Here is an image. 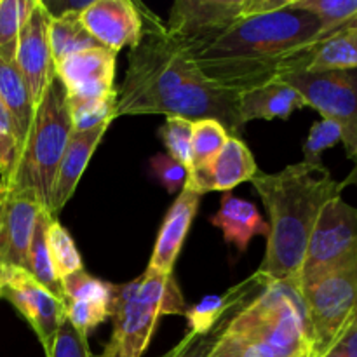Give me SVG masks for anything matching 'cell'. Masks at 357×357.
<instances>
[{
    "mask_svg": "<svg viewBox=\"0 0 357 357\" xmlns=\"http://www.w3.org/2000/svg\"><path fill=\"white\" fill-rule=\"evenodd\" d=\"M150 171L153 178L167 190V194H180L187 183V169L171 159L167 153H157L150 159Z\"/></svg>",
    "mask_w": 357,
    "mask_h": 357,
    "instance_id": "obj_35",
    "label": "cell"
},
{
    "mask_svg": "<svg viewBox=\"0 0 357 357\" xmlns=\"http://www.w3.org/2000/svg\"><path fill=\"white\" fill-rule=\"evenodd\" d=\"M260 357H312L302 291L293 281L268 284L227 324Z\"/></svg>",
    "mask_w": 357,
    "mask_h": 357,
    "instance_id": "obj_4",
    "label": "cell"
},
{
    "mask_svg": "<svg viewBox=\"0 0 357 357\" xmlns=\"http://www.w3.org/2000/svg\"><path fill=\"white\" fill-rule=\"evenodd\" d=\"M307 107V101L298 91L286 82H271L239 94V115L243 124L264 119H289L293 112Z\"/></svg>",
    "mask_w": 357,
    "mask_h": 357,
    "instance_id": "obj_21",
    "label": "cell"
},
{
    "mask_svg": "<svg viewBox=\"0 0 357 357\" xmlns=\"http://www.w3.org/2000/svg\"><path fill=\"white\" fill-rule=\"evenodd\" d=\"M351 183H356L357 185V164H356L354 171H352V173H351V176H349L345 181H342V187L345 188V187H347V185H351Z\"/></svg>",
    "mask_w": 357,
    "mask_h": 357,
    "instance_id": "obj_42",
    "label": "cell"
},
{
    "mask_svg": "<svg viewBox=\"0 0 357 357\" xmlns=\"http://www.w3.org/2000/svg\"><path fill=\"white\" fill-rule=\"evenodd\" d=\"M202 195L183 188L171 204L162 225H160L159 236H157L153 253L150 257L149 267L150 271L162 275H173L174 264L183 248L187 234L190 230L192 222L197 215L199 204H201Z\"/></svg>",
    "mask_w": 357,
    "mask_h": 357,
    "instance_id": "obj_17",
    "label": "cell"
},
{
    "mask_svg": "<svg viewBox=\"0 0 357 357\" xmlns=\"http://www.w3.org/2000/svg\"><path fill=\"white\" fill-rule=\"evenodd\" d=\"M7 192H9V185L6 183L3 180H0V216H2V209H3V202H6Z\"/></svg>",
    "mask_w": 357,
    "mask_h": 357,
    "instance_id": "obj_40",
    "label": "cell"
},
{
    "mask_svg": "<svg viewBox=\"0 0 357 357\" xmlns=\"http://www.w3.org/2000/svg\"><path fill=\"white\" fill-rule=\"evenodd\" d=\"M115 61L117 52L94 47L56 63L54 70L68 98H100L115 91Z\"/></svg>",
    "mask_w": 357,
    "mask_h": 357,
    "instance_id": "obj_15",
    "label": "cell"
},
{
    "mask_svg": "<svg viewBox=\"0 0 357 357\" xmlns=\"http://www.w3.org/2000/svg\"><path fill=\"white\" fill-rule=\"evenodd\" d=\"M271 216L267 251L257 271L265 286L296 281L321 209L344 190L324 164L298 162L274 174L251 178Z\"/></svg>",
    "mask_w": 357,
    "mask_h": 357,
    "instance_id": "obj_3",
    "label": "cell"
},
{
    "mask_svg": "<svg viewBox=\"0 0 357 357\" xmlns=\"http://www.w3.org/2000/svg\"><path fill=\"white\" fill-rule=\"evenodd\" d=\"M49 44H51L52 63L63 61L75 52L101 47L80 20V13H68L59 17H51L49 24Z\"/></svg>",
    "mask_w": 357,
    "mask_h": 357,
    "instance_id": "obj_24",
    "label": "cell"
},
{
    "mask_svg": "<svg viewBox=\"0 0 357 357\" xmlns=\"http://www.w3.org/2000/svg\"><path fill=\"white\" fill-rule=\"evenodd\" d=\"M42 204L31 192L9 187L0 216V265L26 271L28 250Z\"/></svg>",
    "mask_w": 357,
    "mask_h": 357,
    "instance_id": "obj_13",
    "label": "cell"
},
{
    "mask_svg": "<svg viewBox=\"0 0 357 357\" xmlns=\"http://www.w3.org/2000/svg\"><path fill=\"white\" fill-rule=\"evenodd\" d=\"M282 82L295 87L305 98L307 107L340 126L345 152L357 159V70H303Z\"/></svg>",
    "mask_w": 357,
    "mask_h": 357,
    "instance_id": "obj_8",
    "label": "cell"
},
{
    "mask_svg": "<svg viewBox=\"0 0 357 357\" xmlns=\"http://www.w3.org/2000/svg\"><path fill=\"white\" fill-rule=\"evenodd\" d=\"M357 237V209L338 195L328 201L321 209L310 234L305 261L300 271L296 288L312 282L319 274L335 264L352 246Z\"/></svg>",
    "mask_w": 357,
    "mask_h": 357,
    "instance_id": "obj_10",
    "label": "cell"
},
{
    "mask_svg": "<svg viewBox=\"0 0 357 357\" xmlns=\"http://www.w3.org/2000/svg\"><path fill=\"white\" fill-rule=\"evenodd\" d=\"M230 135L218 121L204 119L194 122L192 131V171L206 169L216 159Z\"/></svg>",
    "mask_w": 357,
    "mask_h": 357,
    "instance_id": "obj_28",
    "label": "cell"
},
{
    "mask_svg": "<svg viewBox=\"0 0 357 357\" xmlns=\"http://www.w3.org/2000/svg\"><path fill=\"white\" fill-rule=\"evenodd\" d=\"M342 142V129L337 122L330 119H321L319 122H314L305 143H303V162L309 164H323L321 155L324 150L331 149Z\"/></svg>",
    "mask_w": 357,
    "mask_h": 357,
    "instance_id": "obj_33",
    "label": "cell"
},
{
    "mask_svg": "<svg viewBox=\"0 0 357 357\" xmlns=\"http://www.w3.org/2000/svg\"><path fill=\"white\" fill-rule=\"evenodd\" d=\"M45 357H94L89 351L87 338L82 337L68 321L59 326L51 351Z\"/></svg>",
    "mask_w": 357,
    "mask_h": 357,
    "instance_id": "obj_36",
    "label": "cell"
},
{
    "mask_svg": "<svg viewBox=\"0 0 357 357\" xmlns=\"http://www.w3.org/2000/svg\"><path fill=\"white\" fill-rule=\"evenodd\" d=\"M337 31H354V33H357V16L352 17V20L347 21L345 24H342ZM337 31H335V33H337Z\"/></svg>",
    "mask_w": 357,
    "mask_h": 357,
    "instance_id": "obj_41",
    "label": "cell"
},
{
    "mask_svg": "<svg viewBox=\"0 0 357 357\" xmlns=\"http://www.w3.org/2000/svg\"><path fill=\"white\" fill-rule=\"evenodd\" d=\"M61 284L66 302H93L103 303L108 307L112 291H114L112 282L96 279L94 275L87 274L86 271H79L68 275L66 279H63Z\"/></svg>",
    "mask_w": 357,
    "mask_h": 357,
    "instance_id": "obj_32",
    "label": "cell"
},
{
    "mask_svg": "<svg viewBox=\"0 0 357 357\" xmlns=\"http://www.w3.org/2000/svg\"><path fill=\"white\" fill-rule=\"evenodd\" d=\"M2 298H7L37 333L45 356L66 321V302L52 295L24 268L2 265Z\"/></svg>",
    "mask_w": 357,
    "mask_h": 357,
    "instance_id": "obj_11",
    "label": "cell"
},
{
    "mask_svg": "<svg viewBox=\"0 0 357 357\" xmlns=\"http://www.w3.org/2000/svg\"><path fill=\"white\" fill-rule=\"evenodd\" d=\"M213 227L222 230L227 244H234L239 253H244L255 236L271 234V225L261 218L253 202L236 197L232 192H223L222 204L211 216Z\"/></svg>",
    "mask_w": 357,
    "mask_h": 357,
    "instance_id": "obj_20",
    "label": "cell"
},
{
    "mask_svg": "<svg viewBox=\"0 0 357 357\" xmlns=\"http://www.w3.org/2000/svg\"><path fill=\"white\" fill-rule=\"evenodd\" d=\"M108 317V307L93 302H66V321L82 337H89L91 331L103 324Z\"/></svg>",
    "mask_w": 357,
    "mask_h": 357,
    "instance_id": "obj_34",
    "label": "cell"
},
{
    "mask_svg": "<svg viewBox=\"0 0 357 357\" xmlns=\"http://www.w3.org/2000/svg\"><path fill=\"white\" fill-rule=\"evenodd\" d=\"M0 291H2V265H0ZM0 298H2V295H0Z\"/></svg>",
    "mask_w": 357,
    "mask_h": 357,
    "instance_id": "obj_43",
    "label": "cell"
},
{
    "mask_svg": "<svg viewBox=\"0 0 357 357\" xmlns=\"http://www.w3.org/2000/svg\"><path fill=\"white\" fill-rule=\"evenodd\" d=\"M0 101L13 122L17 157H20L28 132H30L31 122H33L35 108L16 61H7L3 58H0Z\"/></svg>",
    "mask_w": 357,
    "mask_h": 357,
    "instance_id": "obj_22",
    "label": "cell"
},
{
    "mask_svg": "<svg viewBox=\"0 0 357 357\" xmlns=\"http://www.w3.org/2000/svg\"><path fill=\"white\" fill-rule=\"evenodd\" d=\"M192 131L194 122L183 117H166L159 129V138L166 146L167 155L180 162L187 173L192 169Z\"/></svg>",
    "mask_w": 357,
    "mask_h": 357,
    "instance_id": "obj_31",
    "label": "cell"
},
{
    "mask_svg": "<svg viewBox=\"0 0 357 357\" xmlns=\"http://www.w3.org/2000/svg\"><path fill=\"white\" fill-rule=\"evenodd\" d=\"M47 246L52 267H54L59 281L75 274V272L84 271L82 258H80V253L77 250L75 243H73L72 236L54 216H52L47 227Z\"/></svg>",
    "mask_w": 357,
    "mask_h": 357,
    "instance_id": "obj_29",
    "label": "cell"
},
{
    "mask_svg": "<svg viewBox=\"0 0 357 357\" xmlns=\"http://www.w3.org/2000/svg\"><path fill=\"white\" fill-rule=\"evenodd\" d=\"M312 357H324L357 319V237L331 267L303 286Z\"/></svg>",
    "mask_w": 357,
    "mask_h": 357,
    "instance_id": "obj_6",
    "label": "cell"
},
{
    "mask_svg": "<svg viewBox=\"0 0 357 357\" xmlns=\"http://www.w3.org/2000/svg\"><path fill=\"white\" fill-rule=\"evenodd\" d=\"M321 38V21L289 0L282 9L248 16L215 33L176 40L206 80L243 94L307 70Z\"/></svg>",
    "mask_w": 357,
    "mask_h": 357,
    "instance_id": "obj_1",
    "label": "cell"
},
{
    "mask_svg": "<svg viewBox=\"0 0 357 357\" xmlns=\"http://www.w3.org/2000/svg\"><path fill=\"white\" fill-rule=\"evenodd\" d=\"M37 0H0V58L16 61L20 31Z\"/></svg>",
    "mask_w": 357,
    "mask_h": 357,
    "instance_id": "obj_27",
    "label": "cell"
},
{
    "mask_svg": "<svg viewBox=\"0 0 357 357\" xmlns=\"http://www.w3.org/2000/svg\"><path fill=\"white\" fill-rule=\"evenodd\" d=\"M289 0H178L167 20V31L178 40L215 33L248 16L282 9Z\"/></svg>",
    "mask_w": 357,
    "mask_h": 357,
    "instance_id": "obj_9",
    "label": "cell"
},
{
    "mask_svg": "<svg viewBox=\"0 0 357 357\" xmlns=\"http://www.w3.org/2000/svg\"><path fill=\"white\" fill-rule=\"evenodd\" d=\"M72 132L68 98L61 80L56 75L42 101L35 107L33 122L17 157L16 167L9 180L3 181L13 188L31 192L42 208L49 211L56 174Z\"/></svg>",
    "mask_w": 357,
    "mask_h": 357,
    "instance_id": "obj_5",
    "label": "cell"
},
{
    "mask_svg": "<svg viewBox=\"0 0 357 357\" xmlns=\"http://www.w3.org/2000/svg\"><path fill=\"white\" fill-rule=\"evenodd\" d=\"M49 24L51 14L47 13L42 0H37L30 17L21 28L17 40L16 65L26 84L33 108L40 103L49 84L56 77L49 44Z\"/></svg>",
    "mask_w": 357,
    "mask_h": 357,
    "instance_id": "obj_12",
    "label": "cell"
},
{
    "mask_svg": "<svg viewBox=\"0 0 357 357\" xmlns=\"http://www.w3.org/2000/svg\"><path fill=\"white\" fill-rule=\"evenodd\" d=\"M136 300L112 316L114 333L105 351L94 357H142L162 316H185L187 303L173 275L146 268L139 275Z\"/></svg>",
    "mask_w": 357,
    "mask_h": 357,
    "instance_id": "obj_7",
    "label": "cell"
},
{
    "mask_svg": "<svg viewBox=\"0 0 357 357\" xmlns=\"http://www.w3.org/2000/svg\"><path fill=\"white\" fill-rule=\"evenodd\" d=\"M324 357H357V319L345 330Z\"/></svg>",
    "mask_w": 357,
    "mask_h": 357,
    "instance_id": "obj_39",
    "label": "cell"
},
{
    "mask_svg": "<svg viewBox=\"0 0 357 357\" xmlns=\"http://www.w3.org/2000/svg\"><path fill=\"white\" fill-rule=\"evenodd\" d=\"M68 98V96H66ZM117 89L100 98H68L73 131H89L117 117Z\"/></svg>",
    "mask_w": 357,
    "mask_h": 357,
    "instance_id": "obj_26",
    "label": "cell"
},
{
    "mask_svg": "<svg viewBox=\"0 0 357 357\" xmlns=\"http://www.w3.org/2000/svg\"><path fill=\"white\" fill-rule=\"evenodd\" d=\"M328 70H357V33L354 31H337L317 42L307 72Z\"/></svg>",
    "mask_w": 357,
    "mask_h": 357,
    "instance_id": "obj_25",
    "label": "cell"
},
{
    "mask_svg": "<svg viewBox=\"0 0 357 357\" xmlns=\"http://www.w3.org/2000/svg\"><path fill=\"white\" fill-rule=\"evenodd\" d=\"M52 216L54 215H51L47 209H42L38 213V218L35 222L33 236H31L30 250H28L26 271L33 275L35 281L40 282L52 295L66 302L65 293H63V284L58 275H56L54 267H52V260L47 246V227Z\"/></svg>",
    "mask_w": 357,
    "mask_h": 357,
    "instance_id": "obj_23",
    "label": "cell"
},
{
    "mask_svg": "<svg viewBox=\"0 0 357 357\" xmlns=\"http://www.w3.org/2000/svg\"><path fill=\"white\" fill-rule=\"evenodd\" d=\"M229 324V321L218 324L215 330H211L206 335H188L180 345L173 349L171 352H167L166 356L162 357H209V352H211L213 345L216 344V340L220 338L222 331L225 330V326Z\"/></svg>",
    "mask_w": 357,
    "mask_h": 357,
    "instance_id": "obj_38",
    "label": "cell"
},
{
    "mask_svg": "<svg viewBox=\"0 0 357 357\" xmlns=\"http://www.w3.org/2000/svg\"><path fill=\"white\" fill-rule=\"evenodd\" d=\"M265 284L257 274L248 279L243 284L229 289L225 295H208L197 302L195 305L188 307L185 317L188 323V335H206L215 330L218 324L230 321L236 312L243 309L244 302L258 289H264Z\"/></svg>",
    "mask_w": 357,
    "mask_h": 357,
    "instance_id": "obj_19",
    "label": "cell"
},
{
    "mask_svg": "<svg viewBox=\"0 0 357 357\" xmlns=\"http://www.w3.org/2000/svg\"><path fill=\"white\" fill-rule=\"evenodd\" d=\"M136 6L143 31L131 47L126 77L117 89V117L162 114L192 122L213 119L239 138L244 128L239 94L206 80L166 24L143 3Z\"/></svg>",
    "mask_w": 357,
    "mask_h": 357,
    "instance_id": "obj_2",
    "label": "cell"
},
{
    "mask_svg": "<svg viewBox=\"0 0 357 357\" xmlns=\"http://www.w3.org/2000/svg\"><path fill=\"white\" fill-rule=\"evenodd\" d=\"M296 9L314 14L323 24V38L357 16V0H293Z\"/></svg>",
    "mask_w": 357,
    "mask_h": 357,
    "instance_id": "obj_30",
    "label": "cell"
},
{
    "mask_svg": "<svg viewBox=\"0 0 357 357\" xmlns=\"http://www.w3.org/2000/svg\"><path fill=\"white\" fill-rule=\"evenodd\" d=\"M17 146L14 138L13 122L6 107L0 101V180H9L16 167Z\"/></svg>",
    "mask_w": 357,
    "mask_h": 357,
    "instance_id": "obj_37",
    "label": "cell"
},
{
    "mask_svg": "<svg viewBox=\"0 0 357 357\" xmlns=\"http://www.w3.org/2000/svg\"><path fill=\"white\" fill-rule=\"evenodd\" d=\"M110 122L100 124L98 128L89 129V131H73L68 139L63 159L59 162L58 174H56L54 187L51 194V215L61 211L66 202L72 199L94 150L100 145L101 138L108 131Z\"/></svg>",
    "mask_w": 357,
    "mask_h": 357,
    "instance_id": "obj_18",
    "label": "cell"
},
{
    "mask_svg": "<svg viewBox=\"0 0 357 357\" xmlns=\"http://www.w3.org/2000/svg\"><path fill=\"white\" fill-rule=\"evenodd\" d=\"M258 173V166L251 150L241 138L230 136L229 142L206 169L192 171L187 176L185 188L204 195L206 192H230L243 181H251Z\"/></svg>",
    "mask_w": 357,
    "mask_h": 357,
    "instance_id": "obj_16",
    "label": "cell"
},
{
    "mask_svg": "<svg viewBox=\"0 0 357 357\" xmlns=\"http://www.w3.org/2000/svg\"><path fill=\"white\" fill-rule=\"evenodd\" d=\"M80 20L101 47L114 52L126 45L135 47L142 38V14L131 0H93Z\"/></svg>",
    "mask_w": 357,
    "mask_h": 357,
    "instance_id": "obj_14",
    "label": "cell"
}]
</instances>
